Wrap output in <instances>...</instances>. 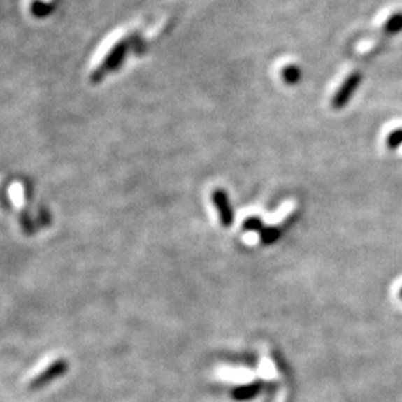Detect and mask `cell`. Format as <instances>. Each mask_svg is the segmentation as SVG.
<instances>
[{
  "label": "cell",
  "instance_id": "5b68a950",
  "mask_svg": "<svg viewBox=\"0 0 402 402\" xmlns=\"http://www.w3.org/2000/svg\"><path fill=\"white\" fill-rule=\"evenodd\" d=\"M259 236H261V241L264 245H271V243H274V241H278V238L280 237V229L274 228V227L262 228V231L259 233Z\"/></svg>",
  "mask_w": 402,
  "mask_h": 402
},
{
  "label": "cell",
  "instance_id": "277c9868",
  "mask_svg": "<svg viewBox=\"0 0 402 402\" xmlns=\"http://www.w3.org/2000/svg\"><path fill=\"white\" fill-rule=\"evenodd\" d=\"M301 69L295 64H288L283 67L282 78L288 85H295L301 80Z\"/></svg>",
  "mask_w": 402,
  "mask_h": 402
},
{
  "label": "cell",
  "instance_id": "8992f818",
  "mask_svg": "<svg viewBox=\"0 0 402 402\" xmlns=\"http://www.w3.org/2000/svg\"><path fill=\"white\" fill-rule=\"evenodd\" d=\"M399 145H402V129L392 131L387 137V146L390 149H396Z\"/></svg>",
  "mask_w": 402,
  "mask_h": 402
},
{
  "label": "cell",
  "instance_id": "3957f363",
  "mask_svg": "<svg viewBox=\"0 0 402 402\" xmlns=\"http://www.w3.org/2000/svg\"><path fill=\"white\" fill-rule=\"evenodd\" d=\"M383 31L387 34V36H394V34H398L402 31V13H395L387 18L383 26Z\"/></svg>",
  "mask_w": 402,
  "mask_h": 402
},
{
  "label": "cell",
  "instance_id": "52a82bcc",
  "mask_svg": "<svg viewBox=\"0 0 402 402\" xmlns=\"http://www.w3.org/2000/svg\"><path fill=\"white\" fill-rule=\"evenodd\" d=\"M245 229H247V231H262V221L259 220V217H247V220L245 221Z\"/></svg>",
  "mask_w": 402,
  "mask_h": 402
},
{
  "label": "cell",
  "instance_id": "7a4b0ae2",
  "mask_svg": "<svg viewBox=\"0 0 402 402\" xmlns=\"http://www.w3.org/2000/svg\"><path fill=\"white\" fill-rule=\"evenodd\" d=\"M212 200L215 208L220 213V220L222 227H231L234 222V213L231 209V203L228 200V195L224 189H215L212 192Z\"/></svg>",
  "mask_w": 402,
  "mask_h": 402
},
{
  "label": "cell",
  "instance_id": "ba28073f",
  "mask_svg": "<svg viewBox=\"0 0 402 402\" xmlns=\"http://www.w3.org/2000/svg\"><path fill=\"white\" fill-rule=\"evenodd\" d=\"M401 296H402V289H401Z\"/></svg>",
  "mask_w": 402,
  "mask_h": 402
},
{
  "label": "cell",
  "instance_id": "6da1fadb",
  "mask_svg": "<svg viewBox=\"0 0 402 402\" xmlns=\"http://www.w3.org/2000/svg\"><path fill=\"white\" fill-rule=\"evenodd\" d=\"M361 82H362V73L359 72L350 73L346 79H344V82L341 84V87L334 94V97H332V101H331L332 108L338 110L346 106L350 101V99L353 97V94L356 93V89H358V87L361 85Z\"/></svg>",
  "mask_w": 402,
  "mask_h": 402
}]
</instances>
